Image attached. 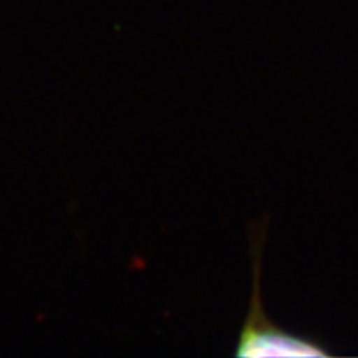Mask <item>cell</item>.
Returning a JSON list of instances; mask_svg holds the SVG:
<instances>
[{"label":"cell","mask_w":358,"mask_h":358,"mask_svg":"<svg viewBox=\"0 0 358 358\" xmlns=\"http://www.w3.org/2000/svg\"><path fill=\"white\" fill-rule=\"evenodd\" d=\"M266 229V226H257V224L249 227L250 245L254 248V292L234 355L243 358L329 357L330 352L325 350L322 343L280 329L272 324L264 312L261 301V256Z\"/></svg>","instance_id":"6da1fadb"}]
</instances>
